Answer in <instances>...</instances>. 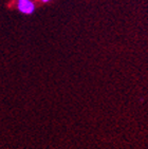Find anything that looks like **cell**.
<instances>
[{
    "label": "cell",
    "instance_id": "1",
    "mask_svg": "<svg viewBox=\"0 0 148 149\" xmlns=\"http://www.w3.org/2000/svg\"><path fill=\"white\" fill-rule=\"evenodd\" d=\"M17 9L22 14L31 15L35 12V4L32 0H17Z\"/></svg>",
    "mask_w": 148,
    "mask_h": 149
},
{
    "label": "cell",
    "instance_id": "2",
    "mask_svg": "<svg viewBox=\"0 0 148 149\" xmlns=\"http://www.w3.org/2000/svg\"><path fill=\"white\" fill-rule=\"evenodd\" d=\"M40 1L43 3H47V2H49V1H51V0H40Z\"/></svg>",
    "mask_w": 148,
    "mask_h": 149
}]
</instances>
